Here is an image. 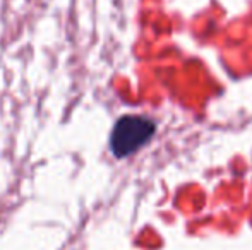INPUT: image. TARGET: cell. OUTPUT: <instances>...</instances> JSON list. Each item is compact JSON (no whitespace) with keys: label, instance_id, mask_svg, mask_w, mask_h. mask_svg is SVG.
Instances as JSON below:
<instances>
[{"label":"cell","instance_id":"6da1fadb","mask_svg":"<svg viewBox=\"0 0 252 250\" xmlns=\"http://www.w3.org/2000/svg\"><path fill=\"white\" fill-rule=\"evenodd\" d=\"M155 122L141 115H126L115 122L110 134V151L115 158L122 160L136 151H139L144 144L155 136Z\"/></svg>","mask_w":252,"mask_h":250}]
</instances>
